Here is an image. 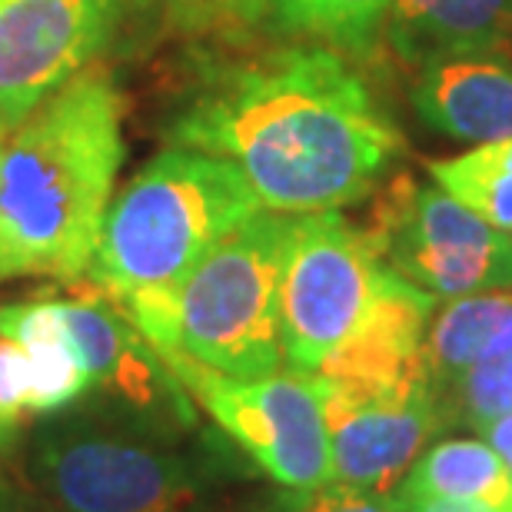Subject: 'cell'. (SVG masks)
Returning a JSON list of instances; mask_svg holds the SVG:
<instances>
[{
  "instance_id": "cell-8",
  "label": "cell",
  "mask_w": 512,
  "mask_h": 512,
  "mask_svg": "<svg viewBox=\"0 0 512 512\" xmlns=\"http://www.w3.org/2000/svg\"><path fill=\"white\" fill-rule=\"evenodd\" d=\"M160 360L273 483L283 489L333 483L330 429L316 376L290 370L240 380L183 353H160Z\"/></svg>"
},
{
  "instance_id": "cell-18",
  "label": "cell",
  "mask_w": 512,
  "mask_h": 512,
  "mask_svg": "<svg viewBox=\"0 0 512 512\" xmlns=\"http://www.w3.org/2000/svg\"><path fill=\"white\" fill-rule=\"evenodd\" d=\"M393 0H270V14L306 40L366 57L386 37Z\"/></svg>"
},
{
  "instance_id": "cell-7",
  "label": "cell",
  "mask_w": 512,
  "mask_h": 512,
  "mask_svg": "<svg viewBox=\"0 0 512 512\" xmlns=\"http://www.w3.org/2000/svg\"><path fill=\"white\" fill-rule=\"evenodd\" d=\"M370 197V220L360 227L406 283L436 300L512 290V233L489 227L436 183L396 173Z\"/></svg>"
},
{
  "instance_id": "cell-14",
  "label": "cell",
  "mask_w": 512,
  "mask_h": 512,
  "mask_svg": "<svg viewBox=\"0 0 512 512\" xmlns=\"http://www.w3.org/2000/svg\"><path fill=\"white\" fill-rule=\"evenodd\" d=\"M512 40V0H393L386 44L406 67L469 50H503Z\"/></svg>"
},
{
  "instance_id": "cell-2",
  "label": "cell",
  "mask_w": 512,
  "mask_h": 512,
  "mask_svg": "<svg viewBox=\"0 0 512 512\" xmlns=\"http://www.w3.org/2000/svg\"><path fill=\"white\" fill-rule=\"evenodd\" d=\"M120 163L124 97L90 64L0 137V283L84 280Z\"/></svg>"
},
{
  "instance_id": "cell-19",
  "label": "cell",
  "mask_w": 512,
  "mask_h": 512,
  "mask_svg": "<svg viewBox=\"0 0 512 512\" xmlns=\"http://www.w3.org/2000/svg\"><path fill=\"white\" fill-rule=\"evenodd\" d=\"M446 426L486 429L493 419L512 413V346L493 360L469 370L456 386L439 396Z\"/></svg>"
},
{
  "instance_id": "cell-27",
  "label": "cell",
  "mask_w": 512,
  "mask_h": 512,
  "mask_svg": "<svg viewBox=\"0 0 512 512\" xmlns=\"http://www.w3.org/2000/svg\"><path fill=\"white\" fill-rule=\"evenodd\" d=\"M0 137H4V130H0Z\"/></svg>"
},
{
  "instance_id": "cell-11",
  "label": "cell",
  "mask_w": 512,
  "mask_h": 512,
  "mask_svg": "<svg viewBox=\"0 0 512 512\" xmlns=\"http://www.w3.org/2000/svg\"><path fill=\"white\" fill-rule=\"evenodd\" d=\"M74 300H64L67 323L84 353L90 383L110 393L137 416L173 419L177 426L193 423L190 393L167 370L160 353L143 340L117 303L107 300L90 280H80Z\"/></svg>"
},
{
  "instance_id": "cell-22",
  "label": "cell",
  "mask_w": 512,
  "mask_h": 512,
  "mask_svg": "<svg viewBox=\"0 0 512 512\" xmlns=\"http://www.w3.org/2000/svg\"><path fill=\"white\" fill-rule=\"evenodd\" d=\"M27 416L24 353L0 336V453L17 443Z\"/></svg>"
},
{
  "instance_id": "cell-15",
  "label": "cell",
  "mask_w": 512,
  "mask_h": 512,
  "mask_svg": "<svg viewBox=\"0 0 512 512\" xmlns=\"http://www.w3.org/2000/svg\"><path fill=\"white\" fill-rule=\"evenodd\" d=\"M512 346V290L469 293L433 313L423 340L426 373L436 396L456 386L469 370Z\"/></svg>"
},
{
  "instance_id": "cell-21",
  "label": "cell",
  "mask_w": 512,
  "mask_h": 512,
  "mask_svg": "<svg viewBox=\"0 0 512 512\" xmlns=\"http://www.w3.org/2000/svg\"><path fill=\"white\" fill-rule=\"evenodd\" d=\"M270 512H399L393 496L370 493L346 483H323L316 489H286L270 503Z\"/></svg>"
},
{
  "instance_id": "cell-20",
  "label": "cell",
  "mask_w": 512,
  "mask_h": 512,
  "mask_svg": "<svg viewBox=\"0 0 512 512\" xmlns=\"http://www.w3.org/2000/svg\"><path fill=\"white\" fill-rule=\"evenodd\" d=\"M173 20L190 34H237L260 24L270 0H167Z\"/></svg>"
},
{
  "instance_id": "cell-23",
  "label": "cell",
  "mask_w": 512,
  "mask_h": 512,
  "mask_svg": "<svg viewBox=\"0 0 512 512\" xmlns=\"http://www.w3.org/2000/svg\"><path fill=\"white\" fill-rule=\"evenodd\" d=\"M393 499L399 512H499L476 503H456V499H399V496Z\"/></svg>"
},
{
  "instance_id": "cell-12",
  "label": "cell",
  "mask_w": 512,
  "mask_h": 512,
  "mask_svg": "<svg viewBox=\"0 0 512 512\" xmlns=\"http://www.w3.org/2000/svg\"><path fill=\"white\" fill-rule=\"evenodd\" d=\"M416 117L463 143L512 137V60L506 50H469L416 67L409 87Z\"/></svg>"
},
{
  "instance_id": "cell-4",
  "label": "cell",
  "mask_w": 512,
  "mask_h": 512,
  "mask_svg": "<svg viewBox=\"0 0 512 512\" xmlns=\"http://www.w3.org/2000/svg\"><path fill=\"white\" fill-rule=\"evenodd\" d=\"M293 217L253 213L223 237L170 296L157 353L190 360L240 380L283 370L280 276Z\"/></svg>"
},
{
  "instance_id": "cell-10",
  "label": "cell",
  "mask_w": 512,
  "mask_h": 512,
  "mask_svg": "<svg viewBox=\"0 0 512 512\" xmlns=\"http://www.w3.org/2000/svg\"><path fill=\"white\" fill-rule=\"evenodd\" d=\"M320 389L333 483L393 496L429 449V439L446 429L433 380L383 389H343L320 380Z\"/></svg>"
},
{
  "instance_id": "cell-25",
  "label": "cell",
  "mask_w": 512,
  "mask_h": 512,
  "mask_svg": "<svg viewBox=\"0 0 512 512\" xmlns=\"http://www.w3.org/2000/svg\"><path fill=\"white\" fill-rule=\"evenodd\" d=\"M7 512H40V509H30V506H27L20 496H10V506H7Z\"/></svg>"
},
{
  "instance_id": "cell-1",
  "label": "cell",
  "mask_w": 512,
  "mask_h": 512,
  "mask_svg": "<svg viewBox=\"0 0 512 512\" xmlns=\"http://www.w3.org/2000/svg\"><path fill=\"white\" fill-rule=\"evenodd\" d=\"M173 147L230 160L263 210H343L380 187L403 137L340 50L303 40L207 77L170 127Z\"/></svg>"
},
{
  "instance_id": "cell-16",
  "label": "cell",
  "mask_w": 512,
  "mask_h": 512,
  "mask_svg": "<svg viewBox=\"0 0 512 512\" xmlns=\"http://www.w3.org/2000/svg\"><path fill=\"white\" fill-rule=\"evenodd\" d=\"M393 496L456 499L512 512V469L486 439H446L419 456Z\"/></svg>"
},
{
  "instance_id": "cell-13",
  "label": "cell",
  "mask_w": 512,
  "mask_h": 512,
  "mask_svg": "<svg viewBox=\"0 0 512 512\" xmlns=\"http://www.w3.org/2000/svg\"><path fill=\"white\" fill-rule=\"evenodd\" d=\"M0 336L24 353L27 413H60L94 386L67 323L64 300L37 296L27 303L0 306Z\"/></svg>"
},
{
  "instance_id": "cell-28",
  "label": "cell",
  "mask_w": 512,
  "mask_h": 512,
  "mask_svg": "<svg viewBox=\"0 0 512 512\" xmlns=\"http://www.w3.org/2000/svg\"><path fill=\"white\" fill-rule=\"evenodd\" d=\"M266 512H270V509H266Z\"/></svg>"
},
{
  "instance_id": "cell-24",
  "label": "cell",
  "mask_w": 512,
  "mask_h": 512,
  "mask_svg": "<svg viewBox=\"0 0 512 512\" xmlns=\"http://www.w3.org/2000/svg\"><path fill=\"white\" fill-rule=\"evenodd\" d=\"M479 433L486 436V443L493 446L496 453L503 456V463L512 469V413L493 419V423H489L486 429H479Z\"/></svg>"
},
{
  "instance_id": "cell-5",
  "label": "cell",
  "mask_w": 512,
  "mask_h": 512,
  "mask_svg": "<svg viewBox=\"0 0 512 512\" xmlns=\"http://www.w3.org/2000/svg\"><path fill=\"white\" fill-rule=\"evenodd\" d=\"M393 280L366 230L340 210L293 217L280 276L283 363L320 373L373 320Z\"/></svg>"
},
{
  "instance_id": "cell-6",
  "label": "cell",
  "mask_w": 512,
  "mask_h": 512,
  "mask_svg": "<svg viewBox=\"0 0 512 512\" xmlns=\"http://www.w3.org/2000/svg\"><path fill=\"white\" fill-rule=\"evenodd\" d=\"M30 479L60 512H187L203 489V473L180 449L84 419L34 439Z\"/></svg>"
},
{
  "instance_id": "cell-26",
  "label": "cell",
  "mask_w": 512,
  "mask_h": 512,
  "mask_svg": "<svg viewBox=\"0 0 512 512\" xmlns=\"http://www.w3.org/2000/svg\"><path fill=\"white\" fill-rule=\"evenodd\" d=\"M10 496H14V493H10L7 486H0V512H7V506H10Z\"/></svg>"
},
{
  "instance_id": "cell-9",
  "label": "cell",
  "mask_w": 512,
  "mask_h": 512,
  "mask_svg": "<svg viewBox=\"0 0 512 512\" xmlns=\"http://www.w3.org/2000/svg\"><path fill=\"white\" fill-rule=\"evenodd\" d=\"M137 0H0V130L100 57Z\"/></svg>"
},
{
  "instance_id": "cell-17",
  "label": "cell",
  "mask_w": 512,
  "mask_h": 512,
  "mask_svg": "<svg viewBox=\"0 0 512 512\" xmlns=\"http://www.w3.org/2000/svg\"><path fill=\"white\" fill-rule=\"evenodd\" d=\"M426 173L489 227L512 233V137L476 143L446 160H429Z\"/></svg>"
},
{
  "instance_id": "cell-3",
  "label": "cell",
  "mask_w": 512,
  "mask_h": 512,
  "mask_svg": "<svg viewBox=\"0 0 512 512\" xmlns=\"http://www.w3.org/2000/svg\"><path fill=\"white\" fill-rule=\"evenodd\" d=\"M260 210L230 160L170 147L110 200L84 280L104 290L140 333H150L167 316L183 276Z\"/></svg>"
}]
</instances>
